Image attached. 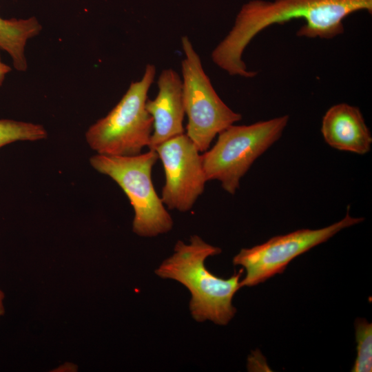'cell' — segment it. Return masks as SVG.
<instances>
[{
  "label": "cell",
  "instance_id": "1",
  "mask_svg": "<svg viewBox=\"0 0 372 372\" xmlns=\"http://www.w3.org/2000/svg\"><path fill=\"white\" fill-rule=\"evenodd\" d=\"M360 10L372 12V0H253L244 4L227 36L211 53L213 62L231 76L252 78L242 54L262 30L293 19H304L297 36L330 39L344 32L343 20Z\"/></svg>",
  "mask_w": 372,
  "mask_h": 372
},
{
  "label": "cell",
  "instance_id": "2",
  "mask_svg": "<svg viewBox=\"0 0 372 372\" xmlns=\"http://www.w3.org/2000/svg\"><path fill=\"white\" fill-rule=\"evenodd\" d=\"M174 250V254L155 270L156 274L178 281L187 288L191 293L189 309L196 321L227 324L236 313L232 299L240 288L243 269L227 279L211 273L205 261L209 256L220 254L221 249L197 235L190 237L189 244L178 240Z\"/></svg>",
  "mask_w": 372,
  "mask_h": 372
},
{
  "label": "cell",
  "instance_id": "3",
  "mask_svg": "<svg viewBox=\"0 0 372 372\" xmlns=\"http://www.w3.org/2000/svg\"><path fill=\"white\" fill-rule=\"evenodd\" d=\"M155 74V66L147 64L143 77L132 82L114 108L87 129L85 139L92 149L103 155L134 156L149 146L153 119L145 105Z\"/></svg>",
  "mask_w": 372,
  "mask_h": 372
},
{
  "label": "cell",
  "instance_id": "4",
  "mask_svg": "<svg viewBox=\"0 0 372 372\" xmlns=\"http://www.w3.org/2000/svg\"><path fill=\"white\" fill-rule=\"evenodd\" d=\"M158 158L154 149L134 156L96 154L91 166L115 181L127 196L134 211L133 231L154 237L169 231L173 220L154 189L152 170Z\"/></svg>",
  "mask_w": 372,
  "mask_h": 372
},
{
  "label": "cell",
  "instance_id": "5",
  "mask_svg": "<svg viewBox=\"0 0 372 372\" xmlns=\"http://www.w3.org/2000/svg\"><path fill=\"white\" fill-rule=\"evenodd\" d=\"M289 119L284 115L249 125L233 124L219 133L213 147L201 155L207 181L218 180L226 192L234 194L240 178L280 138Z\"/></svg>",
  "mask_w": 372,
  "mask_h": 372
},
{
  "label": "cell",
  "instance_id": "6",
  "mask_svg": "<svg viewBox=\"0 0 372 372\" xmlns=\"http://www.w3.org/2000/svg\"><path fill=\"white\" fill-rule=\"evenodd\" d=\"M183 98L188 118L187 136L199 152L208 149L216 135L241 120L219 97L205 72L199 55L187 36L181 38Z\"/></svg>",
  "mask_w": 372,
  "mask_h": 372
},
{
  "label": "cell",
  "instance_id": "7",
  "mask_svg": "<svg viewBox=\"0 0 372 372\" xmlns=\"http://www.w3.org/2000/svg\"><path fill=\"white\" fill-rule=\"evenodd\" d=\"M363 220V218L351 216L348 209L342 220L326 227L298 229L272 237L253 247L242 249L233 258V264L242 266L246 271L240 282V287H253L282 273L297 256L326 242L343 229Z\"/></svg>",
  "mask_w": 372,
  "mask_h": 372
},
{
  "label": "cell",
  "instance_id": "8",
  "mask_svg": "<svg viewBox=\"0 0 372 372\" xmlns=\"http://www.w3.org/2000/svg\"><path fill=\"white\" fill-rule=\"evenodd\" d=\"M165 174L161 200L169 209H191L207 181L201 155L185 134L173 137L154 148Z\"/></svg>",
  "mask_w": 372,
  "mask_h": 372
},
{
  "label": "cell",
  "instance_id": "9",
  "mask_svg": "<svg viewBox=\"0 0 372 372\" xmlns=\"http://www.w3.org/2000/svg\"><path fill=\"white\" fill-rule=\"evenodd\" d=\"M157 84L158 92L156 98L147 99L145 105L153 119L149 149L184 134L183 122L185 112L180 76L171 68L165 69L161 72Z\"/></svg>",
  "mask_w": 372,
  "mask_h": 372
},
{
  "label": "cell",
  "instance_id": "10",
  "mask_svg": "<svg viewBox=\"0 0 372 372\" xmlns=\"http://www.w3.org/2000/svg\"><path fill=\"white\" fill-rule=\"evenodd\" d=\"M321 133L331 147L358 154L368 153L372 136L360 109L342 103L331 106L324 114Z\"/></svg>",
  "mask_w": 372,
  "mask_h": 372
},
{
  "label": "cell",
  "instance_id": "11",
  "mask_svg": "<svg viewBox=\"0 0 372 372\" xmlns=\"http://www.w3.org/2000/svg\"><path fill=\"white\" fill-rule=\"evenodd\" d=\"M41 30L42 25L35 17L26 19H3L0 17V50L9 54L16 70L26 71L27 43L37 37Z\"/></svg>",
  "mask_w": 372,
  "mask_h": 372
},
{
  "label": "cell",
  "instance_id": "12",
  "mask_svg": "<svg viewBox=\"0 0 372 372\" xmlns=\"http://www.w3.org/2000/svg\"><path fill=\"white\" fill-rule=\"evenodd\" d=\"M40 124L11 119H0V147L16 141H35L47 138Z\"/></svg>",
  "mask_w": 372,
  "mask_h": 372
},
{
  "label": "cell",
  "instance_id": "13",
  "mask_svg": "<svg viewBox=\"0 0 372 372\" xmlns=\"http://www.w3.org/2000/svg\"><path fill=\"white\" fill-rule=\"evenodd\" d=\"M357 356L353 372H371L372 370V324L366 319L355 321Z\"/></svg>",
  "mask_w": 372,
  "mask_h": 372
},
{
  "label": "cell",
  "instance_id": "14",
  "mask_svg": "<svg viewBox=\"0 0 372 372\" xmlns=\"http://www.w3.org/2000/svg\"><path fill=\"white\" fill-rule=\"evenodd\" d=\"M11 70V67L2 61L0 55V86L2 85L7 74H9Z\"/></svg>",
  "mask_w": 372,
  "mask_h": 372
},
{
  "label": "cell",
  "instance_id": "15",
  "mask_svg": "<svg viewBox=\"0 0 372 372\" xmlns=\"http://www.w3.org/2000/svg\"><path fill=\"white\" fill-rule=\"evenodd\" d=\"M5 295L3 291L0 289V319L4 315L5 307L3 304Z\"/></svg>",
  "mask_w": 372,
  "mask_h": 372
}]
</instances>
